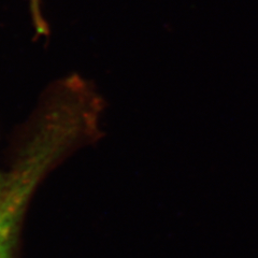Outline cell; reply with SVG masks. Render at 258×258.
<instances>
[{
    "mask_svg": "<svg viewBox=\"0 0 258 258\" xmlns=\"http://www.w3.org/2000/svg\"><path fill=\"white\" fill-rule=\"evenodd\" d=\"M2 192H3V190H2V186H0V196H2Z\"/></svg>",
    "mask_w": 258,
    "mask_h": 258,
    "instance_id": "3957f363",
    "label": "cell"
},
{
    "mask_svg": "<svg viewBox=\"0 0 258 258\" xmlns=\"http://www.w3.org/2000/svg\"><path fill=\"white\" fill-rule=\"evenodd\" d=\"M74 139L61 120L44 128L0 196V258H11L22 215L43 172L57 152Z\"/></svg>",
    "mask_w": 258,
    "mask_h": 258,
    "instance_id": "6da1fadb",
    "label": "cell"
},
{
    "mask_svg": "<svg viewBox=\"0 0 258 258\" xmlns=\"http://www.w3.org/2000/svg\"><path fill=\"white\" fill-rule=\"evenodd\" d=\"M32 18H34L35 27L39 34H45L46 25L41 15V8H40V0H30Z\"/></svg>",
    "mask_w": 258,
    "mask_h": 258,
    "instance_id": "7a4b0ae2",
    "label": "cell"
}]
</instances>
